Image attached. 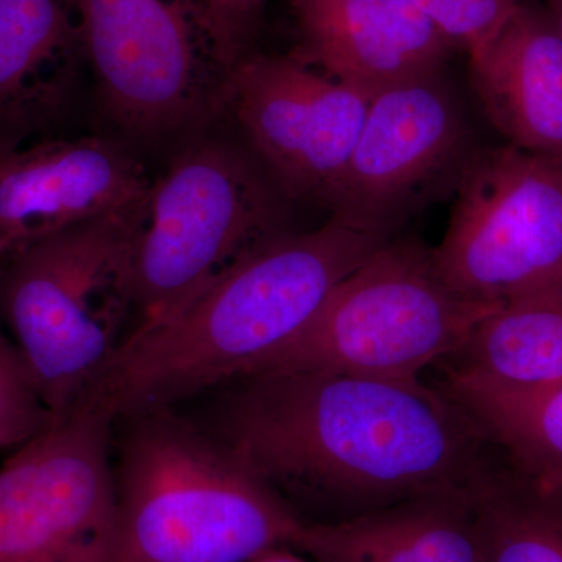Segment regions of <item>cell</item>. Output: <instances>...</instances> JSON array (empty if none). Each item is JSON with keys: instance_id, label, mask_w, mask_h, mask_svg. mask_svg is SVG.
<instances>
[{"instance_id": "1", "label": "cell", "mask_w": 562, "mask_h": 562, "mask_svg": "<svg viewBox=\"0 0 562 562\" xmlns=\"http://www.w3.org/2000/svg\"><path fill=\"white\" fill-rule=\"evenodd\" d=\"M235 382L206 430L277 491L350 517L475 492L491 473L479 425L419 379L260 372Z\"/></svg>"}, {"instance_id": "2", "label": "cell", "mask_w": 562, "mask_h": 562, "mask_svg": "<svg viewBox=\"0 0 562 562\" xmlns=\"http://www.w3.org/2000/svg\"><path fill=\"white\" fill-rule=\"evenodd\" d=\"M390 241L330 217L261 244L176 317L132 331L88 395L124 420L241 379Z\"/></svg>"}, {"instance_id": "3", "label": "cell", "mask_w": 562, "mask_h": 562, "mask_svg": "<svg viewBox=\"0 0 562 562\" xmlns=\"http://www.w3.org/2000/svg\"><path fill=\"white\" fill-rule=\"evenodd\" d=\"M125 420L110 562H250L294 547L305 522L205 427L172 408Z\"/></svg>"}, {"instance_id": "4", "label": "cell", "mask_w": 562, "mask_h": 562, "mask_svg": "<svg viewBox=\"0 0 562 562\" xmlns=\"http://www.w3.org/2000/svg\"><path fill=\"white\" fill-rule=\"evenodd\" d=\"M147 195L0 265V317L52 417L90 394L127 339Z\"/></svg>"}, {"instance_id": "5", "label": "cell", "mask_w": 562, "mask_h": 562, "mask_svg": "<svg viewBox=\"0 0 562 562\" xmlns=\"http://www.w3.org/2000/svg\"><path fill=\"white\" fill-rule=\"evenodd\" d=\"M288 222L290 199L257 157L214 139L184 147L147 195L132 331L176 317L235 262L291 232Z\"/></svg>"}, {"instance_id": "6", "label": "cell", "mask_w": 562, "mask_h": 562, "mask_svg": "<svg viewBox=\"0 0 562 562\" xmlns=\"http://www.w3.org/2000/svg\"><path fill=\"white\" fill-rule=\"evenodd\" d=\"M498 306L458 294L436 268L432 249L397 236L347 277L299 335L247 375L330 372L416 380L432 362L453 357Z\"/></svg>"}, {"instance_id": "7", "label": "cell", "mask_w": 562, "mask_h": 562, "mask_svg": "<svg viewBox=\"0 0 562 562\" xmlns=\"http://www.w3.org/2000/svg\"><path fill=\"white\" fill-rule=\"evenodd\" d=\"M99 105L127 138L190 135L227 111L228 72L198 3L77 0Z\"/></svg>"}, {"instance_id": "8", "label": "cell", "mask_w": 562, "mask_h": 562, "mask_svg": "<svg viewBox=\"0 0 562 562\" xmlns=\"http://www.w3.org/2000/svg\"><path fill=\"white\" fill-rule=\"evenodd\" d=\"M446 283L502 303L562 277V162L505 146L476 151L432 249Z\"/></svg>"}, {"instance_id": "9", "label": "cell", "mask_w": 562, "mask_h": 562, "mask_svg": "<svg viewBox=\"0 0 562 562\" xmlns=\"http://www.w3.org/2000/svg\"><path fill=\"white\" fill-rule=\"evenodd\" d=\"M480 149L443 69L391 85L372 95L324 205L349 227L397 238L416 214L454 195Z\"/></svg>"}, {"instance_id": "10", "label": "cell", "mask_w": 562, "mask_h": 562, "mask_svg": "<svg viewBox=\"0 0 562 562\" xmlns=\"http://www.w3.org/2000/svg\"><path fill=\"white\" fill-rule=\"evenodd\" d=\"M114 420L87 395L0 468V562L111 561Z\"/></svg>"}, {"instance_id": "11", "label": "cell", "mask_w": 562, "mask_h": 562, "mask_svg": "<svg viewBox=\"0 0 562 562\" xmlns=\"http://www.w3.org/2000/svg\"><path fill=\"white\" fill-rule=\"evenodd\" d=\"M371 99L292 54L255 52L228 76L227 111L290 201L324 205L346 169Z\"/></svg>"}, {"instance_id": "12", "label": "cell", "mask_w": 562, "mask_h": 562, "mask_svg": "<svg viewBox=\"0 0 562 562\" xmlns=\"http://www.w3.org/2000/svg\"><path fill=\"white\" fill-rule=\"evenodd\" d=\"M151 180L122 140L47 138L0 158V265L52 235L125 209Z\"/></svg>"}, {"instance_id": "13", "label": "cell", "mask_w": 562, "mask_h": 562, "mask_svg": "<svg viewBox=\"0 0 562 562\" xmlns=\"http://www.w3.org/2000/svg\"><path fill=\"white\" fill-rule=\"evenodd\" d=\"M295 58L372 95L446 68L454 46L409 0H291Z\"/></svg>"}, {"instance_id": "14", "label": "cell", "mask_w": 562, "mask_h": 562, "mask_svg": "<svg viewBox=\"0 0 562 562\" xmlns=\"http://www.w3.org/2000/svg\"><path fill=\"white\" fill-rule=\"evenodd\" d=\"M83 61L77 0H0V158L54 138Z\"/></svg>"}, {"instance_id": "15", "label": "cell", "mask_w": 562, "mask_h": 562, "mask_svg": "<svg viewBox=\"0 0 562 562\" xmlns=\"http://www.w3.org/2000/svg\"><path fill=\"white\" fill-rule=\"evenodd\" d=\"M473 88L506 144L562 162V38L546 7L520 2L471 58Z\"/></svg>"}, {"instance_id": "16", "label": "cell", "mask_w": 562, "mask_h": 562, "mask_svg": "<svg viewBox=\"0 0 562 562\" xmlns=\"http://www.w3.org/2000/svg\"><path fill=\"white\" fill-rule=\"evenodd\" d=\"M476 491L305 522L294 547L314 562H482Z\"/></svg>"}, {"instance_id": "17", "label": "cell", "mask_w": 562, "mask_h": 562, "mask_svg": "<svg viewBox=\"0 0 562 562\" xmlns=\"http://www.w3.org/2000/svg\"><path fill=\"white\" fill-rule=\"evenodd\" d=\"M449 394H531L562 382V277L502 303L453 355Z\"/></svg>"}, {"instance_id": "18", "label": "cell", "mask_w": 562, "mask_h": 562, "mask_svg": "<svg viewBox=\"0 0 562 562\" xmlns=\"http://www.w3.org/2000/svg\"><path fill=\"white\" fill-rule=\"evenodd\" d=\"M449 395L505 450L525 483L562 498V382L531 394Z\"/></svg>"}, {"instance_id": "19", "label": "cell", "mask_w": 562, "mask_h": 562, "mask_svg": "<svg viewBox=\"0 0 562 562\" xmlns=\"http://www.w3.org/2000/svg\"><path fill=\"white\" fill-rule=\"evenodd\" d=\"M482 562H562V498L490 473L475 494Z\"/></svg>"}, {"instance_id": "20", "label": "cell", "mask_w": 562, "mask_h": 562, "mask_svg": "<svg viewBox=\"0 0 562 562\" xmlns=\"http://www.w3.org/2000/svg\"><path fill=\"white\" fill-rule=\"evenodd\" d=\"M50 420L16 344L0 333V449L22 446Z\"/></svg>"}, {"instance_id": "21", "label": "cell", "mask_w": 562, "mask_h": 562, "mask_svg": "<svg viewBox=\"0 0 562 562\" xmlns=\"http://www.w3.org/2000/svg\"><path fill=\"white\" fill-rule=\"evenodd\" d=\"M453 44L476 57L494 43L522 0H409Z\"/></svg>"}, {"instance_id": "22", "label": "cell", "mask_w": 562, "mask_h": 562, "mask_svg": "<svg viewBox=\"0 0 562 562\" xmlns=\"http://www.w3.org/2000/svg\"><path fill=\"white\" fill-rule=\"evenodd\" d=\"M268 3L269 0H198L203 29L228 76L255 54Z\"/></svg>"}, {"instance_id": "23", "label": "cell", "mask_w": 562, "mask_h": 562, "mask_svg": "<svg viewBox=\"0 0 562 562\" xmlns=\"http://www.w3.org/2000/svg\"><path fill=\"white\" fill-rule=\"evenodd\" d=\"M250 562H310L303 560V558L297 557V554L288 552L286 547H281V549L269 550V552L260 554V557L255 558Z\"/></svg>"}, {"instance_id": "24", "label": "cell", "mask_w": 562, "mask_h": 562, "mask_svg": "<svg viewBox=\"0 0 562 562\" xmlns=\"http://www.w3.org/2000/svg\"><path fill=\"white\" fill-rule=\"evenodd\" d=\"M543 7L552 18L554 27L560 32L562 38V0H543Z\"/></svg>"}]
</instances>
